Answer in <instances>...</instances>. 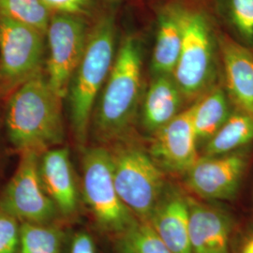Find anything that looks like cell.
<instances>
[{
	"label": "cell",
	"mask_w": 253,
	"mask_h": 253,
	"mask_svg": "<svg viewBox=\"0 0 253 253\" xmlns=\"http://www.w3.org/2000/svg\"><path fill=\"white\" fill-rule=\"evenodd\" d=\"M182 45L181 5L164 6L158 15L156 42L151 58V73L172 75L178 61Z\"/></svg>",
	"instance_id": "17"
},
{
	"label": "cell",
	"mask_w": 253,
	"mask_h": 253,
	"mask_svg": "<svg viewBox=\"0 0 253 253\" xmlns=\"http://www.w3.org/2000/svg\"><path fill=\"white\" fill-rule=\"evenodd\" d=\"M227 21L237 42L247 47L253 44V0H224Z\"/></svg>",
	"instance_id": "23"
},
{
	"label": "cell",
	"mask_w": 253,
	"mask_h": 253,
	"mask_svg": "<svg viewBox=\"0 0 253 253\" xmlns=\"http://www.w3.org/2000/svg\"><path fill=\"white\" fill-rule=\"evenodd\" d=\"M235 253H253V228L243 235L235 247Z\"/></svg>",
	"instance_id": "27"
},
{
	"label": "cell",
	"mask_w": 253,
	"mask_h": 253,
	"mask_svg": "<svg viewBox=\"0 0 253 253\" xmlns=\"http://www.w3.org/2000/svg\"><path fill=\"white\" fill-rule=\"evenodd\" d=\"M54 12L42 0H0V15L46 35Z\"/></svg>",
	"instance_id": "21"
},
{
	"label": "cell",
	"mask_w": 253,
	"mask_h": 253,
	"mask_svg": "<svg viewBox=\"0 0 253 253\" xmlns=\"http://www.w3.org/2000/svg\"><path fill=\"white\" fill-rule=\"evenodd\" d=\"M115 237L117 253H172L149 222L139 218Z\"/></svg>",
	"instance_id": "20"
},
{
	"label": "cell",
	"mask_w": 253,
	"mask_h": 253,
	"mask_svg": "<svg viewBox=\"0 0 253 253\" xmlns=\"http://www.w3.org/2000/svg\"><path fill=\"white\" fill-rule=\"evenodd\" d=\"M164 173L185 174L199 159L191 106L152 134L147 150Z\"/></svg>",
	"instance_id": "11"
},
{
	"label": "cell",
	"mask_w": 253,
	"mask_h": 253,
	"mask_svg": "<svg viewBox=\"0 0 253 253\" xmlns=\"http://www.w3.org/2000/svg\"><path fill=\"white\" fill-rule=\"evenodd\" d=\"M39 171L46 193L54 202L60 216L72 217L78 210V190L70 152L54 147L41 155Z\"/></svg>",
	"instance_id": "15"
},
{
	"label": "cell",
	"mask_w": 253,
	"mask_h": 253,
	"mask_svg": "<svg viewBox=\"0 0 253 253\" xmlns=\"http://www.w3.org/2000/svg\"><path fill=\"white\" fill-rule=\"evenodd\" d=\"M251 163V150L244 147L230 153L199 157L186 172L185 184L199 199H235Z\"/></svg>",
	"instance_id": "10"
},
{
	"label": "cell",
	"mask_w": 253,
	"mask_h": 253,
	"mask_svg": "<svg viewBox=\"0 0 253 253\" xmlns=\"http://www.w3.org/2000/svg\"><path fill=\"white\" fill-rule=\"evenodd\" d=\"M106 1L108 2V4H110L111 6H116V5L120 4L121 2H123L124 0H106Z\"/></svg>",
	"instance_id": "28"
},
{
	"label": "cell",
	"mask_w": 253,
	"mask_h": 253,
	"mask_svg": "<svg viewBox=\"0 0 253 253\" xmlns=\"http://www.w3.org/2000/svg\"><path fill=\"white\" fill-rule=\"evenodd\" d=\"M192 253H231L234 221L219 207L189 196Z\"/></svg>",
	"instance_id": "13"
},
{
	"label": "cell",
	"mask_w": 253,
	"mask_h": 253,
	"mask_svg": "<svg viewBox=\"0 0 253 253\" xmlns=\"http://www.w3.org/2000/svg\"><path fill=\"white\" fill-rule=\"evenodd\" d=\"M111 155L119 198L137 218L147 221L167 184L164 172L144 147L125 139Z\"/></svg>",
	"instance_id": "5"
},
{
	"label": "cell",
	"mask_w": 253,
	"mask_h": 253,
	"mask_svg": "<svg viewBox=\"0 0 253 253\" xmlns=\"http://www.w3.org/2000/svg\"><path fill=\"white\" fill-rule=\"evenodd\" d=\"M253 142V117L243 111L232 112L225 123L205 144L204 156H217L248 147Z\"/></svg>",
	"instance_id": "19"
},
{
	"label": "cell",
	"mask_w": 253,
	"mask_h": 253,
	"mask_svg": "<svg viewBox=\"0 0 253 253\" xmlns=\"http://www.w3.org/2000/svg\"><path fill=\"white\" fill-rule=\"evenodd\" d=\"M82 165L84 200L100 230L117 236L137 217L118 196L111 152L102 146L86 148Z\"/></svg>",
	"instance_id": "6"
},
{
	"label": "cell",
	"mask_w": 253,
	"mask_h": 253,
	"mask_svg": "<svg viewBox=\"0 0 253 253\" xmlns=\"http://www.w3.org/2000/svg\"><path fill=\"white\" fill-rule=\"evenodd\" d=\"M62 100L43 73L13 91L7 107L6 126L16 149L42 155L63 143Z\"/></svg>",
	"instance_id": "1"
},
{
	"label": "cell",
	"mask_w": 253,
	"mask_h": 253,
	"mask_svg": "<svg viewBox=\"0 0 253 253\" xmlns=\"http://www.w3.org/2000/svg\"><path fill=\"white\" fill-rule=\"evenodd\" d=\"M116 35L115 13L107 11L99 15L89 30L81 61L70 84L71 124L80 146L85 145L95 103L113 66Z\"/></svg>",
	"instance_id": "3"
},
{
	"label": "cell",
	"mask_w": 253,
	"mask_h": 253,
	"mask_svg": "<svg viewBox=\"0 0 253 253\" xmlns=\"http://www.w3.org/2000/svg\"><path fill=\"white\" fill-rule=\"evenodd\" d=\"M147 221L172 253H192L189 195L179 187L167 182Z\"/></svg>",
	"instance_id": "12"
},
{
	"label": "cell",
	"mask_w": 253,
	"mask_h": 253,
	"mask_svg": "<svg viewBox=\"0 0 253 253\" xmlns=\"http://www.w3.org/2000/svg\"><path fill=\"white\" fill-rule=\"evenodd\" d=\"M226 89L215 85L191 104L192 124L197 143L206 144L232 114Z\"/></svg>",
	"instance_id": "18"
},
{
	"label": "cell",
	"mask_w": 253,
	"mask_h": 253,
	"mask_svg": "<svg viewBox=\"0 0 253 253\" xmlns=\"http://www.w3.org/2000/svg\"><path fill=\"white\" fill-rule=\"evenodd\" d=\"M88 20L78 15L54 12L45 37L49 56L47 80L64 99L68 96L74 72L81 61L90 30Z\"/></svg>",
	"instance_id": "9"
},
{
	"label": "cell",
	"mask_w": 253,
	"mask_h": 253,
	"mask_svg": "<svg viewBox=\"0 0 253 253\" xmlns=\"http://www.w3.org/2000/svg\"><path fill=\"white\" fill-rule=\"evenodd\" d=\"M21 154L17 170L0 196V209L22 223L53 224L60 215L42 183L41 155L34 151Z\"/></svg>",
	"instance_id": "8"
},
{
	"label": "cell",
	"mask_w": 253,
	"mask_h": 253,
	"mask_svg": "<svg viewBox=\"0 0 253 253\" xmlns=\"http://www.w3.org/2000/svg\"><path fill=\"white\" fill-rule=\"evenodd\" d=\"M70 253H97L96 246L91 235L84 231L73 235Z\"/></svg>",
	"instance_id": "26"
},
{
	"label": "cell",
	"mask_w": 253,
	"mask_h": 253,
	"mask_svg": "<svg viewBox=\"0 0 253 253\" xmlns=\"http://www.w3.org/2000/svg\"><path fill=\"white\" fill-rule=\"evenodd\" d=\"M182 45L172 73L183 96L195 100L216 85L219 56L217 36L201 9L181 6Z\"/></svg>",
	"instance_id": "4"
},
{
	"label": "cell",
	"mask_w": 253,
	"mask_h": 253,
	"mask_svg": "<svg viewBox=\"0 0 253 253\" xmlns=\"http://www.w3.org/2000/svg\"><path fill=\"white\" fill-rule=\"evenodd\" d=\"M219 56L230 100L240 111L253 117V53L227 35L217 36Z\"/></svg>",
	"instance_id": "14"
},
{
	"label": "cell",
	"mask_w": 253,
	"mask_h": 253,
	"mask_svg": "<svg viewBox=\"0 0 253 253\" xmlns=\"http://www.w3.org/2000/svg\"><path fill=\"white\" fill-rule=\"evenodd\" d=\"M143 49L134 36L122 40L91 121L100 142L126 138L135 116L142 87Z\"/></svg>",
	"instance_id": "2"
},
{
	"label": "cell",
	"mask_w": 253,
	"mask_h": 253,
	"mask_svg": "<svg viewBox=\"0 0 253 253\" xmlns=\"http://www.w3.org/2000/svg\"><path fill=\"white\" fill-rule=\"evenodd\" d=\"M184 96L172 75H155L145 94L142 123L153 134L181 113Z\"/></svg>",
	"instance_id": "16"
},
{
	"label": "cell",
	"mask_w": 253,
	"mask_h": 253,
	"mask_svg": "<svg viewBox=\"0 0 253 253\" xmlns=\"http://www.w3.org/2000/svg\"><path fill=\"white\" fill-rule=\"evenodd\" d=\"M45 35L0 15V89L14 91L42 73Z\"/></svg>",
	"instance_id": "7"
},
{
	"label": "cell",
	"mask_w": 253,
	"mask_h": 253,
	"mask_svg": "<svg viewBox=\"0 0 253 253\" xmlns=\"http://www.w3.org/2000/svg\"><path fill=\"white\" fill-rule=\"evenodd\" d=\"M54 12L69 13L87 20L93 18L99 8V0H42Z\"/></svg>",
	"instance_id": "25"
},
{
	"label": "cell",
	"mask_w": 253,
	"mask_h": 253,
	"mask_svg": "<svg viewBox=\"0 0 253 253\" xmlns=\"http://www.w3.org/2000/svg\"><path fill=\"white\" fill-rule=\"evenodd\" d=\"M64 234L54 224L21 223L19 253H61Z\"/></svg>",
	"instance_id": "22"
},
{
	"label": "cell",
	"mask_w": 253,
	"mask_h": 253,
	"mask_svg": "<svg viewBox=\"0 0 253 253\" xmlns=\"http://www.w3.org/2000/svg\"><path fill=\"white\" fill-rule=\"evenodd\" d=\"M20 229L18 219L0 209V253H19Z\"/></svg>",
	"instance_id": "24"
},
{
	"label": "cell",
	"mask_w": 253,
	"mask_h": 253,
	"mask_svg": "<svg viewBox=\"0 0 253 253\" xmlns=\"http://www.w3.org/2000/svg\"><path fill=\"white\" fill-rule=\"evenodd\" d=\"M252 48H253V46H252Z\"/></svg>",
	"instance_id": "29"
}]
</instances>
